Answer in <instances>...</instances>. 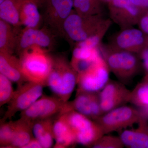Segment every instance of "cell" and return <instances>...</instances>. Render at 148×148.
Wrapping results in <instances>:
<instances>
[{"label":"cell","mask_w":148,"mask_h":148,"mask_svg":"<svg viewBox=\"0 0 148 148\" xmlns=\"http://www.w3.org/2000/svg\"><path fill=\"white\" fill-rule=\"evenodd\" d=\"M125 146L119 137L105 134L92 146L93 148H123Z\"/></svg>","instance_id":"cell-30"},{"label":"cell","mask_w":148,"mask_h":148,"mask_svg":"<svg viewBox=\"0 0 148 148\" xmlns=\"http://www.w3.org/2000/svg\"><path fill=\"white\" fill-rule=\"evenodd\" d=\"M110 8L111 20L121 29L130 28L138 24L141 13L140 8L130 0H112Z\"/></svg>","instance_id":"cell-14"},{"label":"cell","mask_w":148,"mask_h":148,"mask_svg":"<svg viewBox=\"0 0 148 148\" xmlns=\"http://www.w3.org/2000/svg\"><path fill=\"white\" fill-rule=\"evenodd\" d=\"M0 73L20 86L27 82L24 77L19 58L13 53L0 52Z\"/></svg>","instance_id":"cell-17"},{"label":"cell","mask_w":148,"mask_h":148,"mask_svg":"<svg viewBox=\"0 0 148 148\" xmlns=\"http://www.w3.org/2000/svg\"><path fill=\"white\" fill-rule=\"evenodd\" d=\"M12 82L5 76L0 73V106L8 104L14 95Z\"/></svg>","instance_id":"cell-28"},{"label":"cell","mask_w":148,"mask_h":148,"mask_svg":"<svg viewBox=\"0 0 148 148\" xmlns=\"http://www.w3.org/2000/svg\"><path fill=\"white\" fill-rule=\"evenodd\" d=\"M129 103L136 107L148 119V81L143 80L131 91Z\"/></svg>","instance_id":"cell-25"},{"label":"cell","mask_w":148,"mask_h":148,"mask_svg":"<svg viewBox=\"0 0 148 148\" xmlns=\"http://www.w3.org/2000/svg\"><path fill=\"white\" fill-rule=\"evenodd\" d=\"M133 5L140 8H148V0H130Z\"/></svg>","instance_id":"cell-33"},{"label":"cell","mask_w":148,"mask_h":148,"mask_svg":"<svg viewBox=\"0 0 148 148\" xmlns=\"http://www.w3.org/2000/svg\"><path fill=\"white\" fill-rule=\"evenodd\" d=\"M138 24L140 26V29L145 34L148 35V16H141Z\"/></svg>","instance_id":"cell-31"},{"label":"cell","mask_w":148,"mask_h":148,"mask_svg":"<svg viewBox=\"0 0 148 148\" xmlns=\"http://www.w3.org/2000/svg\"><path fill=\"white\" fill-rule=\"evenodd\" d=\"M66 121L75 135L77 144L91 147L104 135L96 122L75 110L64 113Z\"/></svg>","instance_id":"cell-6"},{"label":"cell","mask_w":148,"mask_h":148,"mask_svg":"<svg viewBox=\"0 0 148 148\" xmlns=\"http://www.w3.org/2000/svg\"><path fill=\"white\" fill-rule=\"evenodd\" d=\"M108 19L102 14L83 16L73 11L64 22V37L76 44L83 41L98 32Z\"/></svg>","instance_id":"cell-4"},{"label":"cell","mask_w":148,"mask_h":148,"mask_svg":"<svg viewBox=\"0 0 148 148\" xmlns=\"http://www.w3.org/2000/svg\"><path fill=\"white\" fill-rule=\"evenodd\" d=\"M110 71L101 55L87 69L78 74L77 90L98 92L110 79Z\"/></svg>","instance_id":"cell-10"},{"label":"cell","mask_w":148,"mask_h":148,"mask_svg":"<svg viewBox=\"0 0 148 148\" xmlns=\"http://www.w3.org/2000/svg\"><path fill=\"white\" fill-rule=\"evenodd\" d=\"M55 34L49 29L25 28L17 33L15 50L20 56L34 46L51 49Z\"/></svg>","instance_id":"cell-11"},{"label":"cell","mask_w":148,"mask_h":148,"mask_svg":"<svg viewBox=\"0 0 148 148\" xmlns=\"http://www.w3.org/2000/svg\"><path fill=\"white\" fill-rule=\"evenodd\" d=\"M144 80H145L147 81H148V75H147V76L145 77Z\"/></svg>","instance_id":"cell-35"},{"label":"cell","mask_w":148,"mask_h":148,"mask_svg":"<svg viewBox=\"0 0 148 148\" xmlns=\"http://www.w3.org/2000/svg\"><path fill=\"white\" fill-rule=\"evenodd\" d=\"M101 50L110 72L119 82L128 84L137 75L140 65L138 54L112 49L108 46L104 47Z\"/></svg>","instance_id":"cell-3"},{"label":"cell","mask_w":148,"mask_h":148,"mask_svg":"<svg viewBox=\"0 0 148 148\" xmlns=\"http://www.w3.org/2000/svg\"><path fill=\"white\" fill-rule=\"evenodd\" d=\"M140 56L143 61V66L148 75V47L144 48L140 52Z\"/></svg>","instance_id":"cell-32"},{"label":"cell","mask_w":148,"mask_h":148,"mask_svg":"<svg viewBox=\"0 0 148 148\" xmlns=\"http://www.w3.org/2000/svg\"><path fill=\"white\" fill-rule=\"evenodd\" d=\"M18 31L0 19V52L13 53L15 51Z\"/></svg>","instance_id":"cell-24"},{"label":"cell","mask_w":148,"mask_h":148,"mask_svg":"<svg viewBox=\"0 0 148 148\" xmlns=\"http://www.w3.org/2000/svg\"><path fill=\"white\" fill-rule=\"evenodd\" d=\"M147 148H148V147H147Z\"/></svg>","instance_id":"cell-39"},{"label":"cell","mask_w":148,"mask_h":148,"mask_svg":"<svg viewBox=\"0 0 148 148\" xmlns=\"http://www.w3.org/2000/svg\"><path fill=\"white\" fill-rule=\"evenodd\" d=\"M15 128V121L1 123L0 147L9 148Z\"/></svg>","instance_id":"cell-29"},{"label":"cell","mask_w":148,"mask_h":148,"mask_svg":"<svg viewBox=\"0 0 148 148\" xmlns=\"http://www.w3.org/2000/svg\"><path fill=\"white\" fill-rule=\"evenodd\" d=\"M98 48H87L76 45L73 50L71 63L78 74L91 66L101 56Z\"/></svg>","instance_id":"cell-19"},{"label":"cell","mask_w":148,"mask_h":148,"mask_svg":"<svg viewBox=\"0 0 148 148\" xmlns=\"http://www.w3.org/2000/svg\"><path fill=\"white\" fill-rule=\"evenodd\" d=\"M22 0H5L0 4V18L18 30L21 25L20 8Z\"/></svg>","instance_id":"cell-23"},{"label":"cell","mask_w":148,"mask_h":148,"mask_svg":"<svg viewBox=\"0 0 148 148\" xmlns=\"http://www.w3.org/2000/svg\"><path fill=\"white\" fill-rule=\"evenodd\" d=\"M131 92L124 84L110 79L99 91L103 114L129 103Z\"/></svg>","instance_id":"cell-12"},{"label":"cell","mask_w":148,"mask_h":148,"mask_svg":"<svg viewBox=\"0 0 148 148\" xmlns=\"http://www.w3.org/2000/svg\"><path fill=\"white\" fill-rule=\"evenodd\" d=\"M105 1H111L112 0H105Z\"/></svg>","instance_id":"cell-37"},{"label":"cell","mask_w":148,"mask_h":148,"mask_svg":"<svg viewBox=\"0 0 148 148\" xmlns=\"http://www.w3.org/2000/svg\"><path fill=\"white\" fill-rule=\"evenodd\" d=\"M21 70L27 82L46 86L48 77L53 66V57L47 51L34 46L19 56Z\"/></svg>","instance_id":"cell-2"},{"label":"cell","mask_w":148,"mask_h":148,"mask_svg":"<svg viewBox=\"0 0 148 148\" xmlns=\"http://www.w3.org/2000/svg\"><path fill=\"white\" fill-rule=\"evenodd\" d=\"M45 11L42 18L54 34L64 37L65 20L74 8L73 0H43Z\"/></svg>","instance_id":"cell-9"},{"label":"cell","mask_w":148,"mask_h":148,"mask_svg":"<svg viewBox=\"0 0 148 148\" xmlns=\"http://www.w3.org/2000/svg\"><path fill=\"white\" fill-rule=\"evenodd\" d=\"M34 123L20 117L15 121V128L9 148H23L34 138L33 133Z\"/></svg>","instance_id":"cell-22"},{"label":"cell","mask_w":148,"mask_h":148,"mask_svg":"<svg viewBox=\"0 0 148 148\" xmlns=\"http://www.w3.org/2000/svg\"><path fill=\"white\" fill-rule=\"evenodd\" d=\"M42 148L38 140L35 138L30 140L27 145H26L23 148Z\"/></svg>","instance_id":"cell-34"},{"label":"cell","mask_w":148,"mask_h":148,"mask_svg":"<svg viewBox=\"0 0 148 148\" xmlns=\"http://www.w3.org/2000/svg\"><path fill=\"white\" fill-rule=\"evenodd\" d=\"M74 8L77 13L83 16L101 14L97 0H73Z\"/></svg>","instance_id":"cell-26"},{"label":"cell","mask_w":148,"mask_h":148,"mask_svg":"<svg viewBox=\"0 0 148 148\" xmlns=\"http://www.w3.org/2000/svg\"><path fill=\"white\" fill-rule=\"evenodd\" d=\"M5 0H0V4L1 3H2Z\"/></svg>","instance_id":"cell-36"},{"label":"cell","mask_w":148,"mask_h":148,"mask_svg":"<svg viewBox=\"0 0 148 148\" xmlns=\"http://www.w3.org/2000/svg\"><path fill=\"white\" fill-rule=\"evenodd\" d=\"M69 102L72 110L77 111L93 120L103 114L99 91L77 90L75 98L73 101Z\"/></svg>","instance_id":"cell-15"},{"label":"cell","mask_w":148,"mask_h":148,"mask_svg":"<svg viewBox=\"0 0 148 148\" xmlns=\"http://www.w3.org/2000/svg\"><path fill=\"white\" fill-rule=\"evenodd\" d=\"M147 15H148V13H147Z\"/></svg>","instance_id":"cell-38"},{"label":"cell","mask_w":148,"mask_h":148,"mask_svg":"<svg viewBox=\"0 0 148 148\" xmlns=\"http://www.w3.org/2000/svg\"><path fill=\"white\" fill-rule=\"evenodd\" d=\"M53 57V68L46 86L56 97L67 102L77 83V73L66 57L62 56Z\"/></svg>","instance_id":"cell-1"},{"label":"cell","mask_w":148,"mask_h":148,"mask_svg":"<svg viewBox=\"0 0 148 148\" xmlns=\"http://www.w3.org/2000/svg\"><path fill=\"white\" fill-rule=\"evenodd\" d=\"M71 110L69 101L65 102L57 97L42 95L28 109L20 112V117L34 123Z\"/></svg>","instance_id":"cell-7"},{"label":"cell","mask_w":148,"mask_h":148,"mask_svg":"<svg viewBox=\"0 0 148 148\" xmlns=\"http://www.w3.org/2000/svg\"><path fill=\"white\" fill-rule=\"evenodd\" d=\"M145 34L142 30L133 27L121 29L112 37L108 46L112 49L138 54L145 44Z\"/></svg>","instance_id":"cell-13"},{"label":"cell","mask_w":148,"mask_h":148,"mask_svg":"<svg viewBox=\"0 0 148 148\" xmlns=\"http://www.w3.org/2000/svg\"><path fill=\"white\" fill-rule=\"evenodd\" d=\"M133 130H124L119 137L125 147L129 148H147L148 119L144 118Z\"/></svg>","instance_id":"cell-16"},{"label":"cell","mask_w":148,"mask_h":148,"mask_svg":"<svg viewBox=\"0 0 148 148\" xmlns=\"http://www.w3.org/2000/svg\"><path fill=\"white\" fill-rule=\"evenodd\" d=\"M54 148H65L77 144L75 137L66 121L64 114L58 116L53 122Z\"/></svg>","instance_id":"cell-20"},{"label":"cell","mask_w":148,"mask_h":148,"mask_svg":"<svg viewBox=\"0 0 148 148\" xmlns=\"http://www.w3.org/2000/svg\"><path fill=\"white\" fill-rule=\"evenodd\" d=\"M144 118L146 117L138 108L126 105L109 111L94 121L105 135L132 127Z\"/></svg>","instance_id":"cell-5"},{"label":"cell","mask_w":148,"mask_h":148,"mask_svg":"<svg viewBox=\"0 0 148 148\" xmlns=\"http://www.w3.org/2000/svg\"><path fill=\"white\" fill-rule=\"evenodd\" d=\"M111 23L112 20L109 18L106 24L96 34L83 41L77 43L76 45L91 49L98 48V47L100 46L103 37L110 27Z\"/></svg>","instance_id":"cell-27"},{"label":"cell","mask_w":148,"mask_h":148,"mask_svg":"<svg viewBox=\"0 0 148 148\" xmlns=\"http://www.w3.org/2000/svg\"><path fill=\"white\" fill-rule=\"evenodd\" d=\"M53 122L52 118H51L36 121L33 123V135L42 148H49L53 146L54 140Z\"/></svg>","instance_id":"cell-21"},{"label":"cell","mask_w":148,"mask_h":148,"mask_svg":"<svg viewBox=\"0 0 148 148\" xmlns=\"http://www.w3.org/2000/svg\"><path fill=\"white\" fill-rule=\"evenodd\" d=\"M42 0H22L20 8L21 25L25 28H40L42 16L39 10V6Z\"/></svg>","instance_id":"cell-18"},{"label":"cell","mask_w":148,"mask_h":148,"mask_svg":"<svg viewBox=\"0 0 148 148\" xmlns=\"http://www.w3.org/2000/svg\"><path fill=\"white\" fill-rule=\"evenodd\" d=\"M44 86L41 84L29 81L18 86L8 103L7 109L1 120V123L11 119L18 112H21L29 108L42 96Z\"/></svg>","instance_id":"cell-8"}]
</instances>
